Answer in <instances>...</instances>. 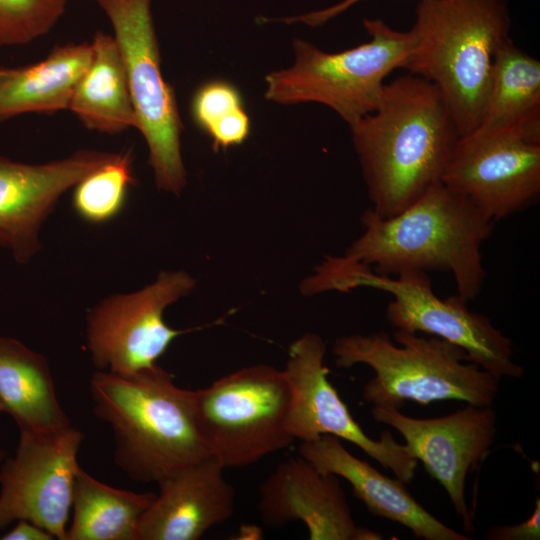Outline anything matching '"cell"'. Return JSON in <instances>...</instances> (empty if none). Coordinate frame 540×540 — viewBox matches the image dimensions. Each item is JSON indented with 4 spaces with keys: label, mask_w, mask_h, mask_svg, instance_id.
Listing matches in <instances>:
<instances>
[{
    "label": "cell",
    "mask_w": 540,
    "mask_h": 540,
    "mask_svg": "<svg viewBox=\"0 0 540 540\" xmlns=\"http://www.w3.org/2000/svg\"><path fill=\"white\" fill-rule=\"evenodd\" d=\"M155 497L153 492L114 488L80 467L66 540H138L140 520Z\"/></svg>",
    "instance_id": "cell-23"
},
{
    "label": "cell",
    "mask_w": 540,
    "mask_h": 540,
    "mask_svg": "<svg viewBox=\"0 0 540 540\" xmlns=\"http://www.w3.org/2000/svg\"><path fill=\"white\" fill-rule=\"evenodd\" d=\"M88 42L55 46L41 61L0 66V122L28 114L66 110L91 61Z\"/></svg>",
    "instance_id": "cell-19"
},
{
    "label": "cell",
    "mask_w": 540,
    "mask_h": 540,
    "mask_svg": "<svg viewBox=\"0 0 540 540\" xmlns=\"http://www.w3.org/2000/svg\"><path fill=\"white\" fill-rule=\"evenodd\" d=\"M478 127L515 129L540 140V61L511 38L494 56Z\"/></svg>",
    "instance_id": "cell-22"
},
{
    "label": "cell",
    "mask_w": 540,
    "mask_h": 540,
    "mask_svg": "<svg viewBox=\"0 0 540 540\" xmlns=\"http://www.w3.org/2000/svg\"><path fill=\"white\" fill-rule=\"evenodd\" d=\"M4 459H5V451L2 448H0V465Z\"/></svg>",
    "instance_id": "cell-30"
},
{
    "label": "cell",
    "mask_w": 540,
    "mask_h": 540,
    "mask_svg": "<svg viewBox=\"0 0 540 540\" xmlns=\"http://www.w3.org/2000/svg\"><path fill=\"white\" fill-rule=\"evenodd\" d=\"M88 68L77 82L69 107L89 130L119 134L137 128L124 63L113 35L98 30L90 43Z\"/></svg>",
    "instance_id": "cell-21"
},
{
    "label": "cell",
    "mask_w": 540,
    "mask_h": 540,
    "mask_svg": "<svg viewBox=\"0 0 540 540\" xmlns=\"http://www.w3.org/2000/svg\"><path fill=\"white\" fill-rule=\"evenodd\" d=\"M67 0H0V48L29 44L50 32Z\"/></svg>",
    "instance_id": "cell-25"
},
{
    "label": "cell",
    "mask_w": 540,
    "mask_h": 540,
    "mask_svg": "<svg viewBox=\"0 0 540 540\" xmlns=\"http://www.w3.org/2000/svg\"><path fill=\"white\" fill-rule=\"evenodd\" d=\"M373 418L391 426L405 440L413 456L447 492L464 528L474 531L473 517L465 501L467 474L487 456L497 435V416L492 406L467 404L436 418H413L392 408L372 407Z\"/></svg>",
    "instance_id": "cell-14"
},
{
    "label": "cell",
    "mask_w": 540,
    "mask_h": 540,
    "mask_svg": "<svg viewBox=\"0 0 540 540\" xmlns=\"http://www.w3.org/2000/svg\"><path fill=\"white\" fill-rule=\"evenodd\" d=\"M488 540H539L540 539V499L537 497L531 516L516 525H501L488 529Z\"/></svg>",
    "instance_id": "cell-27"
},
{
    "label": "cell",
    "mask_w": 540,
    "mask_h": 540,
    "mask_svg": "<svg viewBox=\"0 0 540 540\" xmlns=\"http://www.w3.org/2000/svg\"><path fill=\"white\" fill-rule=\"evenodd\" d=\"M242 108V98L237 88L222 80L201 85L191 102L192 118L205 133Z\"/></svg>",
    "instance_id": "cell-26"
},
{
    "label": "cell",
    "mask_w": 540,
    "mask_h": 540,
    "mask_svg": "<svg viewBox=\"0 0 540 540\" xmlns=\"http://www.w3.org/2000/svg\"><path fill=\"white\" fill-rule=\"evenodd\" d=\"M349 127L371 209L384 218L441 181L461 136L439 89L410 73L386 83L375 110Z\"/></svg>",
    "instance_id": "cell-1"
},
{
    "label": "cell",
    "mask_w": 540,
    "mask_h": 540,
    "mask_svg": "<svg viewBox=\"0 0 540 540\" xmlns=\"http://www.w3.org/2000/svg\"><path fill=\"white\" fill-rule=\"evenodd\" d=\"M441 182L494 222L506 218L539 198L540 140L478 127L460 136Z\"/></svg>",
    "instance_id": "cell-11"
},
{
    "label": "cell",
    "mask_w": 540,
    "mask_h": 540,
    "mask_svg": "<svg viewBox=\"0 0 540 540\" xmlns=\"http://www.w3.org/2000/svg\"><path fill=\"white\" fill-rule=\"evenodd\" d=\"M325 353L324 341L314 333L304 334L289 348L283 369L291 395L288 433L300 442L324 434L351 442L392 470L398 479L410 483L418 460L405 444L395 441L390 431H383L375 440L361 429L328 379L330 370L324 365Z\"/></svg>",
    "instance_id": "cell-13"
},
{
    "label": "cell",
    "mask_w": 540,
    "mask_h": 540,
    "mask_svg": "<svg viewBox=\"0 0 540 540\" xmlns=\"http://www.w3.org/2000/svg\"><path fill=\"white\" fill-rule=\"evenodd\" d=\"M363 26L370 40L340 52L294 39L293 64L265 77L266 99L282 105L323 104L348 125L374 111L385 78L403 67L414 36L411 30H395L381 19L365 18Z\"/></svg>",
    "instance_id": "cell-7"
},
{
    "label": "cell",
    "mask_w": 540,
    "mask_h": 540,
    "mask_svg": "<svg viewBox=\"0 0 540 540\" xmlns=\"http://www.w3.org/2000/svg\"><path fill=\"white\" fill-rule=\"evenodd\" d=\"M2 540H52L54 537L44 528L28 520H18L16 525L5 533Z\"/></svg>",
    "instance_id": "cell-29"
},
{
    "label": "cell",
    "mask_w": 540,
    "mask_h": 540,
    "mask_svg": "<svg viewBox=\"0 0 540 540\" xmlns=\"http://www.w3.org/2000/svg\"><path fill=\"white\" fill-rule=\"evenodd\" d=\"M332 353L339 368L365 364L374 371L362 391L372 407L400 410L405 401L444 400L492 406L499 391V378L436 336L397 329L392 338L386 332L350 334L334 341Z\"/></svg>",
    "instance_id": "cell-5"
},
{
    "label": "cell",
    "mask_w": 540,
    "mask_h": 540,
    "mask_svg": "<svg viewBox=\"0 0 540 540\" xmlns=\"http://www.w3.org/2000/svg\"><path fill=\"white\" fill-rule=\"evenodd\" d=\"M95 415L114 436V460L133 481L158 483L208 457L196 425L193 390L159 367L96 371L89 382Z\"/></svg>",
    "instance_id": "cell-3"
},
{
    "label": "cell",
    "mask_w": 540,
    "mask_h": 540,
    "mask_svg": "<svg viewBox=\"0 0 540 540\" xmlns=\"http://www.w3.org/2000/svg\"><path fill=\"white\" fill-rule=\"evenodd\" d=\"M194 287L188 273L165 271L141 290L98 303L86 322L87 348L96 369L126 374L155 366L174 339L196 329H174L163 318L164 310Z\"/></svg>",
    "instance_id": "cell-10"
},
{
    "label": "cell",
    "mask_w": 540,
    "mask_h": 540,
    "mask_svg": "<svg viewBox=\"0 0 540 540\" xmlns=\"http://www.w3.org/2000/svg\"><path fill=\"white\" fill-rule=\"evenodd\" d=\"M109 18L119 48L137 128L143 135L159 190L179 194L187 174L181 154L183 124L173 87L161 71L151 0H94Z\"/></svg>",
    "instance_id": "cell-9"
},
{
    "label": "cell",
    "mask_w": 540,
    "mask_h": 540,
    "mask_svg": "<svg viewBox=\"0 0 540 540\" xmlns=\"http://www.w3.org/2000/svg\"><path fill=\"white\" fill-rule=\"evenodd\" d=\"M0 401L19 431L46 432L71 425L45 357L9 337H0Z\"/></svg>",
    "instance_id": "cell-20"
},
{
    "label": "cell",
    "mask_w": 540,
    "mask_h": 540,
    "mask_svg": "<svg viewBox=\"0 0 540 540\" xmlns=\"http://www.w3.org/2000/svg\"><path fill=\"white\" fill-rule=\"evenodd\" d=\"M80 430L20 431L14 457L0 465V530L28 520L66 540L72 509Z\"/></svg>",
    "instance_id": "cell-12"
},
{
    "label": "cell",
    "mask_w": 540,
    "mask_h": 540,
    "mask_svg": "<svg viewBox=\"0 0 540 540\" xmlns=\"http://www.w3.org/2000/svg\"><path fill=\"white\" fill-rule=\"evenodd\" d=\"M361 221L364 232L339 256L343 261L373 265L375 273L389 276L450 272L463 300L480 294L485 279L481 246L495 222L441 181L399 213L384 218L369 208Z\"/></svg>",
    "instance_id": "cell-2"
},
{
    "label": "cell",
    "mask_w": 540,
    "mask_h": 540,
    "mask_svg": "<svg viewBox=\"0 0 540 540\" xmlns=\"http://www.w3.org/2000/svg\"><path fill=\"white\" fill-rule=\"evenodd\" d=\"M362 1L364 0H343L337 4L331 5L327 8H324L318 11H312V12H308V13L294 16V17H287V18L279 19L277 21L284 22V23L300 22L311 27H318V26L324 25L332 18L340 15L341 13L345 12L350 7Z\"/></svg>",
    "instance_id": "cell-28"
},
{
    "label": "cell",
    "mask_w": 540,
    "mask_h": 540,
    "mask_svg": "<svg viewBox=\"0 0 540 540\" xmlns=\"http://www.w3.org/2000/svg\"><path fill=\"white\" fill-rule=\"evenodd\" d=\"M314 281L319 291L369 287L388 292L393 300L386 308V318L395 329L425 333L457 345L470 362L499 379H518L524 374V367L514 361L512 340L488 317L469 310L460 296L439 298L424 271H406L392 278L367 265L327 257Z\"/></svg>",
    "instance_id": "cell-6"
},
{
    "label": "cell",
    "mask_w": 540,
    "mask_h": 540,
    "mask_svg": "<svg viewBox=\"0 0 540 540\" xmlns=\"http://www.w3.org/2000/svg\"><path fill=\"white\" fill-rule=\"evenodd\" d=\"M262 522L280 528L302 522L310 540H381L356 525L339 477L319 471L299 456L281 462L259 488Z\"/></svg>",
    "instance_id": "cell-16"
},
{
    "label": "cell",
    "mask_w": 540,
    "mask_h": 540,
    "mask_svg": "<svg viewBox=\"0 0 540 540\" xmlns=\"http://www.w3.org/2000/svg\"><path fill=\"white\" fill-rule=\"evenodd\" d=\"M507 0H420L403 67L433 83L462 135L481 120L494 56L509 37Z\"/></svg>",
    "instance_id": "cell-4"
},
{
    "label": "cell",
    "mask_w": 540,
    "mask_h": 540,
    "mask_svg": "<svg viewBox=\"0 0 540 540\" xmlns=\"http://www.w3.org/2000/svg\"><path fill=\"white\" fill-rule=\"evenodd\" d=\"M112 155L80 150L41 164L0 156V246L18 263H27L39 250L40 227L61 195Z\"/></svg>",
    "instance_id": "cell-15"
},
{
    "label": "cell",
    "mask_w": 540,
    "mask_h": 540,
    "mask_svg": "<svg viewBox=\"0 0 540 540\" xmlns=\"http://www.w3.org/2000/svg\"><path fill=\"white\" fill-rule=\"evenodd\" d=\"M134 183L132 151L113 153L74 186L73 208L89 223H106L122 211Z\"/></svg>",
    "instance_id": "cell-24"
},
{
    "label": "cell",
    "mask_w": 540,
    "mask_h": 540,
    "mask_svg": "<svg viewBox=\"0 0 540 540\" xmlns=\"http://www.w3.org/2000/svg\"><path fill=\"white\" fill-rule=\"evenodd\" d=\"M290 398L283 370L265 364L243 367L193 391L208 455L224 468L245 467L290 446Z\"/></svg>",
    "instance_id": "cell-8"
},
{
    "label": "cell",
    "mask_w": 540,
    "mask_h": 540,
    "mask_svg": "<svg viewBox=\"0 0 540 540\" xmlns=\"http://www.w3.org/2000/svg\"><path fill=\"white\" fill-rule=\"evenodd\" d=\"M298 452L319 471L349 482L354 496L363 502L371 514L405 526L416 538L471 539L429 513L410 494L403 481L381 474L368 462L352 455L338 437L324 434L314 440L301 442Z\"/></svg>",
    "instance_id": "cell-18"
},
{
    "label": "cell",
    "mask_w": 540,
    "mask_h": 540,
    "mask_svg": "<svg viewBox=\"0 0 540 540\" xmlns=\"http://www.w3.org/2000/svg\"><path fill=\"white\" fill-rule=\"evenodd\" d=\"M0 412H4V408H3V405L1 403V401H0Z\"/></svg>",
    "instance_id": "cell-31"
},
{
    "label": "cell",
    "mask_w": 540,
    "mask_h": 540,
    "mask_svg": "<svg viewBox=\"0 0 540 540\" xmlns=\"http://www.w3.org/2000/svg\"><path fill=\"white\" fill-rule=\"evenodd\" d=\"M224 467L208 456L160 480L143 514L138 540H197L234 512L235 490Z\"/></svg>",
    "instance_id": "cell-17"
}]
</instances>
